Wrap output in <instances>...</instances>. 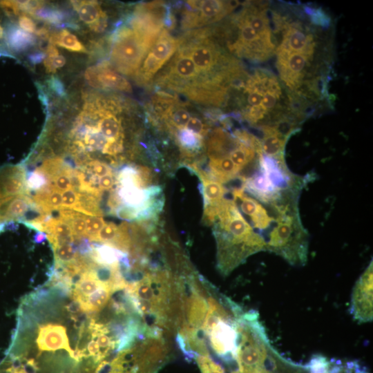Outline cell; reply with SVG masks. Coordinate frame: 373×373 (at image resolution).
Masks as SVG:
<instances>
[{
	"mask_svg": "<svg viewBox=\"0 0 373 373\" xmlns=\"http://www.w3.org/2000/svg\"><path fill=\"white\" fill-rule=\"evenodd\" d=\"M3 37V30L2 26L0 25V39Z\"/></svg>",
	"mask_w": 373,
	"mask_h": 373,
	"instance_id": "28",
	"label": "cell"
},
{
	"mask_svg": "<svg viewBox=\"0 0 373 373\" xmlns=\"http://www.w3.org/2000/svg\"><path fill=\"white\" fill-rule=\"evenodd\" d=\"M178 44L166 30H162L142 63L140 77L144 80L151 78L174 54Z\"/></svg>",
	"mask_w": 373,
	"mask_h": 373,
	"instance_id": "6",
	"label": "cell"
},
{
	"mask_svg": "<svg viewBox=\"0 0 373 373\" xmlns=\"http://www.w3.org/2000/svg\"><path fill=\"white\" fill-rule=\"evenodd\" d=\"M233 196L234 202L239 203L242 211L249 217L255 228L265 230L269 227L274 219L260 202L247 196L243 189H236L233 191Z\"/></svg>",
	"mask_w": 373,
	"mask_h": 373,
	"instance_id": "9",
	"label": "cell"
},
{
	"mask_svg": "<svg viewBox=\"0 0 373 373\" xmlns=\"http://www.w3.org/2000/svg\"><path fill=\"white\" fill-rule=\"evenodd\" d=\"M184 128L200 137H202L207 132L206 126L195 117H190Z\"/></svg>",
	"mask_w": 373,
	"mask_h": 373,
	"instance_id": "24",
	"label": "cell"
},
{
	"mask_svg": "<svg viewBox=\"0 0 373 373\" xmlns=\"http://www.w3.org/2000/svg\"><path fill=\"white\" fill-rule=\"evenodd\" d=\"M215 237L218 268L231 273L251 255L266 250L265 238L253 230L233 201L223 199L216 207Z\"/></svg>",
	"mask_w": 373,
	"mask_h": 373,
	"instance_id": "2",
	"label": "cell"
},
{
	"mask_svg": "<svg viewBox=\"0 0 373 373\" xmlns=\"http://www.w3.org/2000/svg\"><path fill=\"white\" fill-rule=\"evenodd\" d=\"M18 23L21 30L28 33H37V29L35 21L27 15L21 14L18 19Z\"/></svg>",
	"mask_w": 373,
	"mask_h": 373,
	"instance_id": "25",
	"label": "cell"
},
{
	"mask_svg": "<svg viewBox=\"0 0 373 373\" xmlns=\"http://www.w3.org/2000/svg\"><path fill=\"white\" fill-rule=\"evenodd\" d=\"M30 15L55 26H61L66 20L65 14L62 10L54 6H47L44 1H41L39 6Z\"/></svg>",
	"mask_w": 373,
	"mask_h": 373,
	"instance_id": "17",
	"label": "cell"
},
{
	"mask_svg": "<svg viewBox=\"0 0 373 373\" xmlns=\"http://www.w3.org/2000/svg\"><path fill=\"white\" fill-rule=\"evenodd\" d=\"M26 295L7 356L27 373H99L92 347L99 332V314L84 310L70 285L50 282Z\"/></svg>",
	"mask_w": 373,
	"mask_h": 373,
	"instance_id": "1",
	"label": "cell"
},
{
	"mask_svg": "<svg viewBox=\"0 0 373 373\" xmlns=\"http://www.w3.org/2000/svg\"><path fill=\"white\" fill-rule=\"evenodd\" d=\"M115 184V178L113 173L99 178L98 186L101 191L111 189Z\"/></svg>",
	"mask_w": 373,
	"mask_h": 373,
	"instance_id": "27",
	"label": "cell"
},
{
	"mask_svg": "<svg viewBox=\"0 0 373 373\" xmlns=\"http://www.w3.org/2000/svg\"><path fill=\"white\" fill-rule=\"evenodd\" d=\"M164 116L170 124L179 130L185 128L191 117L190 113L185 108L182 107L173 108V106H171L164 113Z\"/></svg>",
	"mask_w": 373,
	"mask_h": 373,
	"instance_id": "19",
	"label": "cell"
},
{
	"mask_svg": "<svg viewBox=\"0 0 373 373\" xmlns=\"http://www.w3.org/2000/svg\"><path fill=\"white\" fill-rule=\"evenodd\" d=\"M157 38L129 23L121 25L111 37L110 60L112 64L122 74L134 75Z\"/></svg>",
	"mask_w": 373,
	"mask_h": 373,
	"instance_id": "3",
	"label": "cell"
},
{
	"mask_svg": "<svg viewBox=\"0 0 373 373\" xmlns=\"http://www.w3.org/2000/svg\"><path fill=\"white\" fill-rule=\"evenodd\" d=\"M209 167L216 181H229L239 173V171L229 156L210 159Z\"/></svg>",
	"mask_w": 373,
	"mask_h": 373,
	"instance_id": "14",
	"label": "cell"
},
{
	"mask_svg": "<svg viewBox=\"0 0 373 373\" xmlns=\"http://www.w3.org/2000/svg\"><path fill=\"white\" fill-rule=\"evenodd\" d=\"M26 175L21 164L0 168V200L26 193Z\"/></svg>",
	"mask_w": 373,
	"mask_h": 373,
	"instance_id": "10",
	"label": "cell"
},
{
	"mask_svg": "<svg viewBox=\"0 0 373 373\" xmlns=\"http://www.w3.org/2000/svg\"><path fill=\"white\" fill-rule=\"evenodd\" d=\"M88 83L95 88L129 92L131 86L121 75L102 64L88 68L85 73Z\"/></svg>",
	"mask_w": 373,
	"mask_h": 373,
	"instance_id": "8",
	"label": "cell"
},
{
	"mask_svg": "<svg viewBox=\"0 0 373 373\" xmlns=\"http://www.w3.org/2000/svg\"><path fill=\"white\" fill-rule=\"evenodd\" d=\"M46 53L44 63L48 73H55L57 69L63 67L66 64L64 57L59 52L54 44L49 43Z\"/></svg>",
	"mask_w": 373,
	"mask_h": 373,
	"instance_id": "20",
	"label": "cell"
},
{
	"mask_svg": "<svg viewBox=\"0 0 373 373\" xmlns=\"http://www.w3.org/2000/svg\"><path fill=\"white\" fill-rule=\"evenodd\" d=\"M266 240V250L274 252L292 265H303L307 259L308 236L298 213L280 216Z\"/></svg>",
	"mask_w": 373,
	"mask_h": 373,
	"instance_id": "4",
	"label": "cell"
},
{
	"mask_svg": "<svg viewBox=\"0 0 373 373\" xmlns=\"http://www.w3.org/2000/svg\"><path fill=\"white\" fill-rule=\"evenodd\" d=\"M372 261L356 282L351 296L350 313L359 323L372 321Z\"/></svg>",
	"mask_w": 373,
	"mask_h": 373,
	"instance_id": "5",
	"label": "cell"
},
{
	"mask_svg": "<svg viewBox=\"0 0 373 373\" xmlns=\"http://www.w3.org/2000/svg\"><path fill=\"white\" fill-rule=\"evenodd\" d=\"M178 139L182 146L194 149L200 146L201 137L183 128L180 130Z\"/></svg>",
	"mask_w": 373,
	"mask_h": 373,
	"instance_id": "23",
	"label": "cell"
},
{
	"mask_svg": "<svg viewBox=\"0 0 373 373\" xmlns=\"http://www.w3.org/2000/svg\"><path fill=\"white\" fill-rule=\"evenodd\" d=\"M232 373H240L238 370L237 371H233Z\"/></svg>",
	"mask_w": 373,
	"mask_h": 373,
	"instance_id": "29",
	"label": "cell"
},
{
	"mask_svg": "<svg viewBox=\"0 0 373 373\" xmlns=\"http://www.w3.org/2000/svg\"><path fill=\"white\" fill-rule=\"evenodd\" d=\"M79 19L90 30L100 32L106 24V15L96 1H71Z\"/></svg>",
	"mask_w": 373,
	"mask_h": 373,
	"instance_id": "11",
	"label": "cell"
},
{
	"mask_svg": "<svg viewBox=\"0 0 373 373\" xmlns=\"http://www.w3.org/2000/svg\"><path fill=\"white\" fill-rule=\"evenodd\" d=\"M6 41L9 47L15 50L21 51L33 46L35 44V37L14 26L8 30Z\"/></svg>",
	"mask_w": 373,
	"mask_h": 373,
	"instance_id": "15",
	"label": "cell"
},
{
	"mask_svg": "<svg viewBox=\"0 0 373 373\" xmlns=\"http://www.w3.org/2000/svg\"><path fill=\"white\" fill-rule=\"evenodd\" d=\"M61 197V208L73 209L77 201V193L75 190L70 189L62 192Z\"/></svg>",
	"mask_w": 373,
	"mask_h": 373,
	"instance_id": "26",
	"label": "cell"
},
{
	"mask_svg": "<svg viewBox=\"0 0 373 373\" xmlns=\"http://www.w3.org/2000/svg\"><path fill=\"white\" fill-rule=\"evenodd\" d=\"M192 12L189 14V26L211 23L220 20L238 5L237 1L203 0L187 1Z\"/></svg>",
	"mask_w": 373,
	"mask_h": 373,
	"instance_id": "7",
	"label": "cell"
},
{
	"mask_svg": "<svg viewBox=\"0 0 373 373\" xmlns=\"http://www.w3.org/2000/svg\"><path fill=\"white\" fill-rule=\"evenodd\" d=\"M260 128L262 132L260 140L262 153L270 157H284L287 137L273 126H262Z\"/></svg>",
	"mask_w": 373,
	"mask_h": 373,
	"instance_id": "12",
	"label": "cell"
},
{
	"mask_svg": "<svg viewBox=\"0 0 373 373\" xmlns=\"http://www.w3.org/2000/svg\"><path fill=\"white\" fill-rule=\"evenodd\" d=\"M86 237L94 241L100 229L106 224L102 216H86Z\"/></svg>",
	"mask_w": 373,
	"mask_h": 373,
	"instance_id": "21",
	"label": "cell"
},
{
	"mask_svg": "<svg viewBox=\"0 0 373 373\" xmlns=\"http://www.w3.org/2000/svg\"><path fill=\"white\" fill-rule=\"evenodd\" d=\"M70 226L75 240H79L83 237H86V216L81 213L72 219L66 220Z\"/></svg>",
	"mask_w": 373,
	"mask_h": 373,
	"instance_id": "22",
	"label": "cell"
},
{
	"mask_svg": "<svg viewBox=\"0 0 373 373\" xmlns=\"http://www.w3.org/2000/svg\"><path fill=\"white\" fill-rule=\"evenodd\" d=\"M50 43L72 52H86V48L82 43L66 29H63L52 35Z\"/></svg>",
	"mask_w": 373,
	"mask_h": 373,
	"instance_id": "18",
	"label": "cell"
},
{
	"mask_svg": "<svg viewBox=\"0 0 373 373\" xmlns=\"http://www.w3.org/2000/svg\"><path fill=\"white\" fill-rule=\"evenodd\" d=\"M170 75L180 80L195 82L200 74L186 50H180L171 65Z\"/></svg>",
	"mask_w": 373,
	"mask_h": 373,
	"instance_id": "13",
	"label": "cell"
},
{
	"mask_svg": "<svg viewBox=\"0 0 373 373\" xmlns=\"http://www.w3.org/2000/svg\"><path fill=\"white\" fill-rule=\"evenodd\" d=\"M201 180L205 206L217 204L224 199L226 189L220 182L211 180L203 175Z\"/></svg>",
	"mask_w": 373,
	"mask_h": 373,
	"instance_id": "16",
	"label": "cell"
}]
</instances>
